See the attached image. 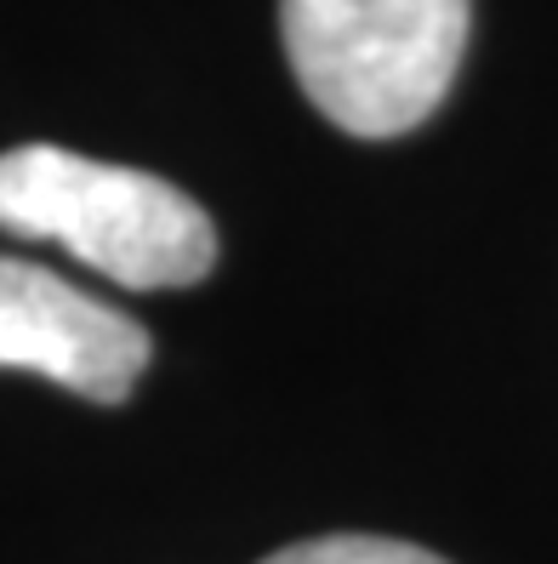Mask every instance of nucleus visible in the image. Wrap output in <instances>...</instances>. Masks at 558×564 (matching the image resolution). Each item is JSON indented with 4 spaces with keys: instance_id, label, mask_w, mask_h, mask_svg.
Returning <instances> with one entry per match:
<instances>
[{
    "instance_id": "f257e3e1",
    "label": "nucleus",
    "mask_w": 558,
    "mask_h": 564,
    "mask_svg": "<svg viewBox=\"0 0 558 564\" xmlns=\"http://www.w3.org/2000/svg\"><path fill=\"white\" fill-rule=\"evenodd\" d=\"M0 235L52 240L125 291L194 285L217 262V228L177 183L52 143L0 154Z\"/></svg>"
},
{
    "instance_id": "f03ea898",
    "label": "nucleus",
    "mask_w": 558,
    "mask_h": 564,
    "mask_svg": "<svg viewBox=\"0 0 558 564\" xmlns=\"http://www.w3.org/2000/svg\"><path fill=\"white\" fill-rule=\"evenodd\" d=\"M468 18L473 0H280L291 75L353 138H400L445 104Z\"/></svg>"
},
{
    "instance_id": "7ed1b4c3",
    "label": "nucleus",
    "mask_w": 558,
    "mask_h": 564,
    "mask_svg": "<svg viewBox=\"0 0 558 564\" xmlns=\"http://www.w3.org/2000/svg\"><path fill=\"white\" fill-rule=\"evenodd\" d=\"M149 330L80 285L0 257V371H35L97 405H120L149 371Z\"/></svg>"
},
{
    "instance_id": "20e7f679",
    "label": "nucleus",
    "mask_w": 558,
    "mask_h": 564,
    "mask_svg": "<svg viewBox=\"0 0 558 564\" xmlns=\"http://www.w3.org/2000/svg\"><path fill=\"white\" fill-rule=\"evenodd\" d=\"M262 564H445V558L411 542H387V536H319V542L280 547Z\"/></svg>"
}]
</instances>
